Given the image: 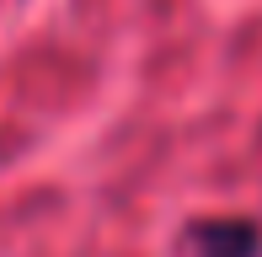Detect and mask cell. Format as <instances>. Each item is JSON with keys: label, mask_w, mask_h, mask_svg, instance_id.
<instances>
[{"label": "cell", "mask_w": 262, "mask_h": 257, "mask_svg": "<svg viewBox=\"0 0 262 257\" xmlns=\"http://www.w3.org/2000/svg\"><path fill=\"white\" fill-rule=\"evenodd\" d=\"M187 252L193 257H257L262 230L252 220H204L187 230Z\"/></svg>", "instance_id": "1"}]
</instances>
